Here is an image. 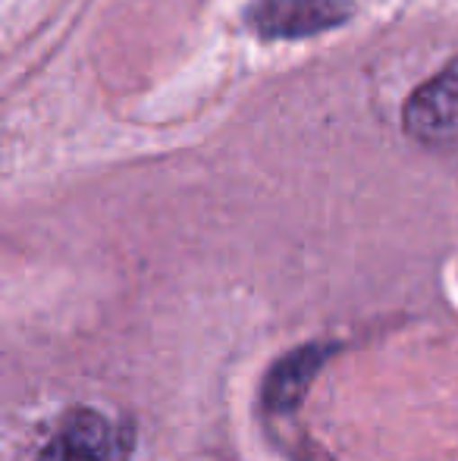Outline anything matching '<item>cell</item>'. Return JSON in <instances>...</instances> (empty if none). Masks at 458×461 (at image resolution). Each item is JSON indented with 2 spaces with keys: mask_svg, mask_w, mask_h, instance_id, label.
Instances as JSON below:
<instances>
[{
  "mask_svg": "<svg viewBox=\"0 0 458 461\" xmlns=\"http://www.w3.org/2000/svg\"><path fill=\"white\" fill-rule=\"evenodd\" d=\"M402 126L424 148H458V57L411 92Z\"/></svg>",
  "mask_w": 458,
  "mask_h": 461,
  "instance_id": "obj_1",
  "label": "cell"
},
{
  "mask_svg": "<svg viewBox=\"0 0 458 461\" xmlns=\"http://www.w3.org/2000/svg\"><path fill=\"white\" fill-rule=\"evenodd\" d=\"M352 10V0H251L245 19L264 41H295L339 29Z\"/></svg>",
  "mask_w": 458,
  "mask_h": 461,
  "instance_id": "obj_2",
  "label": "cell"
},
{
  "mask_svg": "<svg viewBox=\"0 0 458 461\" xmlns=\"http://www.w3.org/2000/svg\"><path fill=\"white\" fill-rule=\"evenodd\" d=\"M132 433L120 420L92 408L73 411L48 439L38 461H129Z\"/></svg>",
  "mask_w": 458,
  "mask_h": 461,
  "instance_id": "obj_3",
  "label": "cell"
},
{
  "mask_svg": "<svg viewBox=\"0 0 458 461\" xmlns=\"http://www.w3.org/2000/svg\"><path fill=\"white\" fill-rule=\"evenodd\" d=\"M327 358L324 346H305L295 348L292 355L274 365V370L267 374V383H264V402L274 411H292L301 399H305L308 386L318 376L320 365Z\"/></svg>",
  "mask_w": 458,
  "mask_h": 461,
  "instance_id": "obj_4",
  "label": "cell"
}]
</instances>
